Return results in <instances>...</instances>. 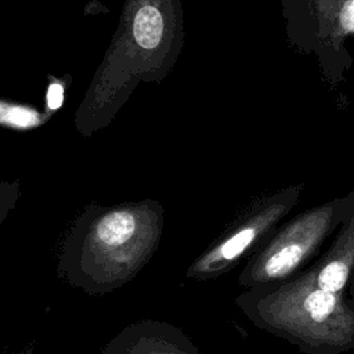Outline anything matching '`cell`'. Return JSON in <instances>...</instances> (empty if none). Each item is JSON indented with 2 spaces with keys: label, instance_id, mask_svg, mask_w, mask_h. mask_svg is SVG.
<instances>
[{
  "label": "cell",
  "instance_id": "obj_6",
  "mask_svg": "<svg viewBox=\"0 0 354 354\" xmlns=\"http://www.w3.org/2000/svg\"><path fill=\"white\" fill-rule=\"evenodd\" d=\"M354 267V214L350 225L346 228L343 236L337 241V245L330 252L326 261L317 270V274H311L315 283L328 292L339 293Z\"/></svg>",
  "mask_w": 354,
  "mask_h": 354
},
{
  "label": "cell",
  "instance_id": "obj_8",
  "mask_svg": "<svg viewBox=\"0 0 354 354\" xmlns=\"http://www.w3.org/2000/svg\"><path fill=\"white\" fill-rule=\"evenodd\" d=\"M136 41L142 48H153L159 44L163 32L160 11L153 6H144L138 10L133 26Z\"/></svg>",
  "mask_w": 354,
  "mask_h": 354
},
{
  "label": "cell",
  "instance_id": "obj_9",
  "mask_svg": "<svg viewBox=\"0 0 354 354\" xmlns=\"http://www.w3.org/2000/svg\"><path fill=\"white\" fill-rule=\"evenodd\" d=\"M337 0H310L311 15L317 22V46H321L328 37L333 24Z\"/></svg>",
  "mask_w": 354,
  "mask_h": 354
},
{
  "label": "cell",
  "instance_id": "obj_2",
  "mask_svg": "<svg viewBox=\"0 0 354 354\" xmlns=\"http://www.w3.org/2000/svg\"><path fill=\"white\" fill-rule=\"evenodd\" d=\"M149 216L138 206H120L95 218L87 232L83 259L102 271L106 281L129 278L149 254L152 241Z\"/></svg>",
  "mask_w": 354,
  "mask_h": 354
},
{
  "label": "cell",
  "instance_id": "obj_3",
  "mask_svg": "<svg viewBox=\"0 0 354 354\" xmlns=\"http://www.w3.org/2000/svg\"><path fill=\"white\" fill-rule=\"evenodd\" d=\"M335 207H317L286 227L254 260L245 283H264L282 279L317 249L332 228Z\"/></svg>",
  "mask_w": 354,
  "mask_h": 354
},
{
  "label": "cell",
  "instance_id": "obj_1",
  "mask_svg": "<svg viewBox=\"0 0 354 354\" xmlns=\"http://www.w3.org/2000/svg\"><path fill=\"white\" fill-rule=\"evenodd\" d=\"M257 314L278 332L313 348H346L354 343V313L339 293L321 289L311 274L259 300Z\"/></svg>",
  "mask_w": 354,
  "mask_h": 354
},
{
  "label": "cell",
  "instance_id": "obj_5",
  "mask_svg": "<svg viewBox=\"0 0 354 354\" xmlns=\"http://www.w3.org/2000/svg\"><path fill=\"white\" fill-rule=\"evenodd\" d=\"M354 35V0H337L336 12L328 37L319 46V61L325 76L330 83L342 80V73L348 65V54L344 50V41Z\"/></svg>",
  "mask_w": 354,
  "mask_h": 354
},
{
  "label": "cell",
  "instance_id": "obj_4",
  "mask_svg": "<svg viewBox=\"0 0 354 354\" xmlns=\"http://www.w3.org/2000/svg\"><path fill=\"white\" fill-rule=\"evenodd\" d=\"M286 205H274L249 223L238 228L225 241L206 253L194 267L196 274H210L223 270L227 264L235 261L275 220L281 217Z\"/></svg>",
  "mask_w": 354,
  "mask_h": 354
},
{
  "label": "cell",
  "instance_id": "obj_11",
  "mask_svg": "<svg viewBox=\"0 0 354 354\" xmlns=\"http://www.w3.org/2000/svg\"><path fill=\"white\" fill-rule=\"evenodd\" d=\"M62 100H64V94H62V86L61 84H51L50 88H48V93H47V102H48V106L51 109H57L61 106L62 104Z\"/></svg>",
  "mask_w": 354,
  "mask_h": 354
},
{
  "label": "cell",
  "instance_id": "obj_10",
  "mask_svg": "<svg viewBox=\"0 0 354 354\" xmlns=\"http://www.w3.org/2000/svg\"><path fill=\"white\" fill-rule=\"evenodd\" d=\"M0 120H6V122L17 124V126H30L37 122V116L29 109L10 108L7 111V115L0 113Z\"/></svg>",
  "mask_w": 354,
  "mask_h": 354
},
{
  "label": "cell",
  "instance_id": "obj_7",
  "mask_svg": "<svg viewBox=\"0 0 354 354\" xmlns=\"http://www.w3.org/2000/svg\"><path fill=\"white\" fill-rule=\"evenodd\" d=\"M171 332L173 329H170L169 333H152L151 336L142 333L141 337L133 335L134 339H131V332L129 329V348L122 336H119V339L112 343L116 348L109 346L104 354H191V351H187L181 344L177 343L178 337Z\"/></svg>",
  "mask_w": 354,
  "mask_h": 354
}]
</instances>
